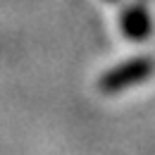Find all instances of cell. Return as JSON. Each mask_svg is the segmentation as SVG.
<instances>
[{
    "label": "cell",
    "mask_w": 155,
    "mask_h": 155,
    "mask_svg": "<svg viewBox=\"0 0 155 155\" xmlns=\"http://www.w3.org/2000/svg\"><path fill=\"white\" fill-rule=\"evenodd\" d=\"M153 72H155V62L146 55H138V58L124 60L117 67L107 69L105 74H100L96 86L103 96H117L122 91H129L138 84H143Z\"/></svg>",
    "instance_id": "1"
},
{
    "label": "cell",
    "mask_w": 155,
    "mask_h": 155,
    "mask_svg": "<svg viewBox=\"0 0 155 155\" xmlns=\"http://www.w3.org/2000/svg\"><path fill=\"white\" fill-rule=\"evenodd\" d=\"M119 26H122V34L129 41H143L153 31L150 15L146 12L143 5H129L119 17Z\"/></svg>",
    "instance_id": "2"
},
{
    "label": "cell",
    "mask_w": 155,
    "mask_h": 155,
    "mask_svg": "<svg viewBox=\"0 0 155 155\" xmlns=\"http://www.w3.org/2000/svg\"><path fill=\"white\" fill-rule=\"evenodd\" d=\"M110 2H112V0H110Z\"/></svg>",
    "instance_id": "3"
}]
</instances>
